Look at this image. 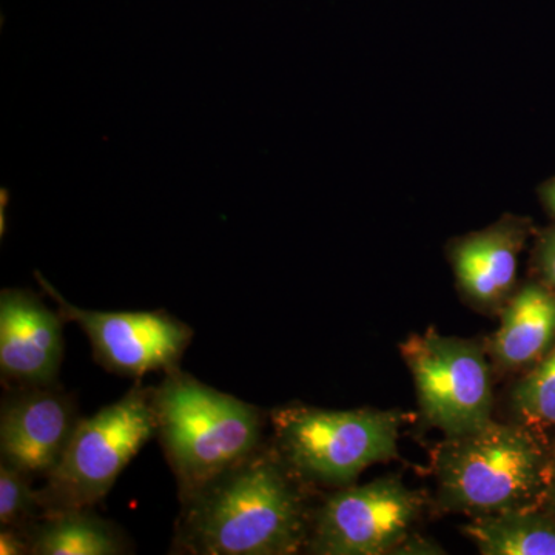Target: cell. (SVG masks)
Segmentation results:
<instances>
[{"label":"cell","instance_id":"obj_1","mask_svg":"<svg viewBox=\"0 0 555 555\" xmlns=\"http://www.w3.org/2000/svg\"><path fill=\"white\" fill-rule=\"evenodd\" d=\"M299 478L273 444L179 495L171 554L291 555L308 546Z\"/></svg>","mask_w":555,"mask_h":555},{"label":"cell","instance_id":"obj_2","mask_svg":"<svg viewBox=\"0 0 555 555\" xmlns=\"http://www.w3.org/2000/svg\"><path fill=\"white\" fill-rule=\"evenodd\" d=\"M156 437L178 481V494L199 488L264 443L261 409L181 371L152 387Z\"/></svg>","mask_w":555,"mask_h":555},{"label":"cell","instance_id":"obj_3","mask_svg":"<svg viewBox=\"0 0 555 555\" xmlns=\"http://www.w3.org/2000/svg\"><path fill=\"white\" fill-rule=\"evenodd\" d=\"M550 462L551 451L529 427L491 420L437 449L438 495L449 509L474 517L542 506Z\"/></svg>","mask_w":555,"mask_h":555},{"label":"cell","instance_id":"obj_4","mask_svg":"<svg viewBox=\"0 0 555 555\" xmlns=\"http://www.w3.org/2000/svg\"><path fill=\"white\" fill-rule=\"evenodd\" d=\"M153 436L152 387L137 382L115 403L79 420L61 462L39 489L43 514L93 509Z\"/></svg>","mask_w":555,"mask_h":555},{"label":"cell","instance_id":"obj_5","mask_svg":"<svg viewBox=\"0 0 555 555\" xmlns=\"http://www.w3.org/2000/svg\"><path fill=\"white\" fill-rule=\"evenodd\" d=\"M273 447L301 480L346 485L397 454L396 412L286 406L270 414Z\"/></svg>","mask_w":555,"mask_h":555},{"label":"cell","instance_id":"obj_6","mask_svg":"<svg viewBox=\"0 0 555 555\" xmlns=\"http://www.w3.org/2000/svg\"><path fill=\"white\" fill-rule=\"evenodd\" d=\"M401 356L430 425L454 437L491 422V371L476 343L427 331L408 338Z\"/></svg>","mask_w":555,"mask_h":555},{"label":"cell","instance_id":"obj_7","mask_svg":"<svg viewBox=\"0 0 555 555\" xmlns=\"http://www.w3.org/2000/svg\"><path fill=\"white\" fill-rule=\"evenodd\" d=\"M40 287L57 302L65 323H75L89 338L93 357L109 374L142 378L179 367L193 339V328L166 310L102 312L80 309L62 297L36 272Z\"/></svg>","mask_w":555,"mask_h":555},{"label":"cell","instance_id":"obj_8","mask_svg":"<svg viewBox=\"0 0 555 555\" xmlns=\"http://www.w3.org/2000/svg\"><path fill=\"white\" fill-rule=\"evenodd\" d=\"M418 513V496L392 478L339 489L313 514L306 550L317 555L393 553L406 542Z\"/></svg>","mask_w":555,"mask_h":555},{"label":"cell","instance_id":"obj_9","mask_svg":"<svg viewBox=\"0 0 555 555\" xmlns=\"http://www.w3.org/2000/svg\"><path fill=\"white\" fill-rule=\"evenodd\" d=\"M79 420L75 398L57 385L7 387L0 404V462L33 480L49 477Z\"/></svg>","mask_w":555,"mask_h":555},{"label":"cell","instance_id":"obj_10","mask_svg":"<svg viewBox=\"0 0 555 555\" xmlns=\"http://www.w3.org/2000/svg\"><path fill=\"white\" fill-rule=\"evenodd\" d=\"M64 323L30 291L0 292V375L7 387L57 385Z\"/></svg>","mask_w":555,"mask_h":555},{"label":"cell","instance_id":"obj_11","mask_svg":"<svg viewBox=\"0 0 555 555\" xmlns=\"http://www.w3.org/2000/svg\"><path fill=\"white\" fill-rule=\"evenodd\" d=\"M531 224L506 217L491 228L456 241L451 250L460 287L470 301L495 306L509 298L516 286L518 258Z\"/></svg>","mask_w":555,"mask_h":555},{"label":"cell","instance_id":"obj_12","mask_svg":"<svg viewBox=\"0 0 555 555\" xmlns=\"http://www.w3.org/2000/svg\"><path fill=\"white\" fill-rule=\"evenodd\" d=\"M555 345V291L531 283L511 297L492 339L500 366L521 369L534 364Z\"/></svg>","mask_w":555,"mask_h":555},{"label":"cell","instance_id":"obj_13","mask_svg":"<svg viewBox=\"0 0 555 555\" xmlns=\"http://www.w3.org/2000/svg\"><path fill=\"white\" fill-rule=\"evenodd\" d=\"M130 545L118 526L93 509L43 514L30 531L33 555H120Z\"/></svg>","mask_w":555,"mask_h":555},{"label":"cell","instance_id":"obj_14","mask_svg":"<svg viewBox=\"0 0 555 555\" xmlns=\"http://www.w3.org/2000/svg\"><path fill=\"white\" fill-rule=\"evenodd\" d=\"M466 534L485 555H555V520L542 506L476 516Z\"/></svg>","mask_w":555,"mask_h":555},{"label":"cell","instance_id":"obj_15","mask_svg":"<svg viewBox=\"0 0 555 555\" xmlns=\"http://www.w3.org/2000/svg\"><path fill=\"white\" fill-rule=\"evenodd\" d=\"M513 404L526 425L555 427V345L518 383Z\"/></svg>","mask_w":555,"mask_h":555},{"label":"cell","instance_id":"obj_16","mask_svg":"<svg viewBox=\"0 0 555 555\" xmlns=\"http://www.w3.org/2000/svg\"><path fill=\"white\" fill-rule=\"evenodd\" d=\"M33 478L0 462V528H14L30 537L33 526L43 516L39 489Z\"/></svg>","mask_w":555,"mask_h":555},{"label":"cell","instance_id":"obj_17","mask_svg":"<svg viewBox=\"0 0 555 555\" xmlns=\"http://www.w3.org/2000/svg\"><path fill=\"white\" fill-rule=\"evenodd\" d=\"M537 266L543 283L555 291V229L546 232L537 247Z\"/></svg>","mask_w":555,"mask_h":555},{"label":"cell","instance_id":"obj_18","mask_svg":"<svg viewBox=\"0 0 555 555\" xmlns=\"http://www.w3.org/2000/svg\"><path fill=\"white\" fill-rule=\"evenodd\" d=\"M0 554H30V537L20 529L0 528Z\"/></svg>","mask_w":555,"mask_h":555},{"label":"cell","instance_id":"obj_19","mask_svg":"<svg viewBox=\"0 0 555 555\" xmlns=\"http://www.w3.org/2000/svg\"><path fill=\"white\" fill-rule=\"evenodd\" d=\"M542 507L555 520V451L551 452L550 470H547L546 489L542 500Z\"/></svg>","mask_w":555,"mask_h":555},{"label":"cell","instance_id":"obj_20","mask_svg":"<svg viewBox=\"0 0 555 555\" xmlns=\"http://www.w3.org/2000/svg\"><path fill=\"white\" fill-rule=\"evenodd\" d=\"M542 199L555 217V178L542 188Z\"/></svg>","mask_w":555,"mask_h":555}]
</instances>
